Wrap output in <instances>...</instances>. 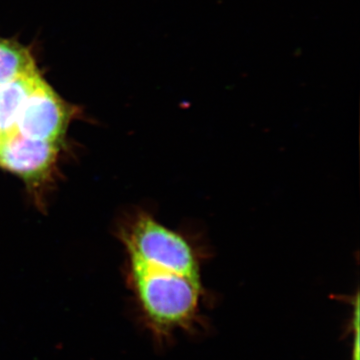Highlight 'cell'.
<instances>
[{
    "mask_svg": "<svg viewBox=\"0 0 360 360\" xmlns=\"http://www.w3.org/2000/svg\"><path fill=\"white\" fill-rule=\"evenodd\" d=\"M131 274L144 311L160 329L181 328L193 321L200 304L201 279L131 257Z\"/></svg>",
    "mask_w": 360,
    "mask_h": 360,
    "instance_id": "obj_1",
    "label": "cell"
},
{
    "mask_svg": "<svg viewBox=\"0 0 360 360\" xmlns=\"http://www.w3.org/2000/svg\"><path fill=\"white\" fill-rule=\"evenodd\" d=\"M124 240L131 257L201 279L205 255L200 246L184 232L168 229L150 215L139 214L130 225Z\"/></svg>",
    "mask_w": 360,
    "mask_h": 360,
    "instance_id": "obj_2",
    "label": "cell"
},
{
    "mask_svg": "<svg viewBox=\"0 0 360 360\" xmlns=\"http://www.w3.org/2000/svg\"><path fill=\"white\" fill-rule=\"evenodd\" d=\"M70 115V106L41 79L21 110L15 130L28 139L58 143Z\"/></svg>",
    "mask_w": 360,
    "mask_h": 360,
    "instance_id": "obj_3",
    "label": "cell"
},
{
    "mask_svg": "<svg viewBox=\"0 0 360 360\" xmlns=\"http://www.w3.org/2000/svg\"><path fill=\"white\" fill-rule=\"evenodd\" d=\"M58 153V143L28 139L16 130L0 137V167L27 181L47 176Z\"/></svg>",
    "mask_w": 360,
    "mask_h": 360,
    "instance_id": "obj_4",
    "label": "cell"
},
{
    "mask_svg": "<svg viewBox=\"0 0 360 360\" xmlns=\"http://www.w3.org/2000/svg\"><path fill=\"white\" fill-rule=\"evenodd\" d=\"M41 79L37 70L0 84V137L15 131L20 111Z\"/></svg>",
    "mask_w": 360,
    "mask_h": 360,
    "instance_id": "obj_5",
    "label": "cell"
},
{
    "mask_svg": "<svg viewBox=\"0 0 360 360\" xmlns=\"http://www.w3.org/2000/svg\"><path fill=\"white\" fill-rule=\"evenodd\" d=\"M37 70L32 53L13 40L0 39V84Z\"/></svg>",
    "mask_w": 360,
    "mask_h": 360,
    "instance_id": "obj_6",
    "label": "cell"
}]
</instances>
